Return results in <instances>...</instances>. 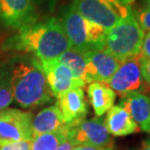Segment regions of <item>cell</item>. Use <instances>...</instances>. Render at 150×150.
<instances>
[{"mask_svg":"<svg viewBox=\"0 0 150 150\" xmlns=\"http://www.w3.org/2000/svg\"><path fill=\"white\" fill-rule=\"evenodd\" d=\"M137 22L143 31H150V8L144 7L134 13Z\"/></svg>","mask_w":150,"mask_h":150,"instance_id":"20","label":"cell"},{"mask_svg":"<svg viewBox=\"0 0 150 150\" xmlns=\"http://www.w3.org/2000/svg\"><path fill=\"white\" fill-rule=\"evenodd\" d=\"M144 5H145V7H147V8H150V0H144Z\"/></svg>","mask_w":150,"mask_h":150,"instance_id":"28","label":"cell"},{"mask_svg":"<svg viewBox=\"0 0 150 150\" xmlns=\"http://www.w3.org/2000/svg\"><path fill=\"white\" fill-rule=\"evenodd\" d=\"M62 125H64V122L56 104L44 108L31 120L32 139L43 133L55 132Z\"/></svg>","mask_w":150,"mask_h":150,"instance_id":"15","label":"cell"},{"mask_svg":"<svg viewBox=\"0 0 150 150\" xmlns=\"http://www.w3.org/2000/svg\"><path fill=\"white\" fill-rule=\"evenodd\" d=\"M87 95L97 117H102L108 112L115 101L116 94L107 84L92 82L87 87Z\"/></svg>","mask_w":150,"mask_h":150,"instance_id":"16","label":"cell"},{"mask_svg":"<svg viewBox=\"0 0 150 150\" xmlns=\"http://www.w3.org/2000/svg\"><path fill=\"white\" fill-rule=\"evenodd\" d=\"M67 127V138L79 144L93 145L97 147H110L111 139L104 120L101 117L90 120H76L65 124Z\"/></svg>","mask_w":150,"mask_h":150,"instance_id":"6","label":"cell"},{"mask_svg":"<svg viewBox=\"0 0 150 150\" xmlns=\"http://www.w3.org/2000/svg\"><path fill=\"white\" fill-rule=\"evenodd\" d=\"M60 24L71 49L81 53L104 50L108 30L84 19L72 5L63 12Z\"/></svg>","mask_w":150,"mask_h":150,"instance_id":"3","label":"cell"},{"mask_svg":"<svg viewBox=\"0 0 150 150\" xmlns=\"http://www.w3.org/2000/svg\"><path fill=\"white\" fill-rule=\"evenodd\" d=\"M13 100L14 97L11 85L10 66L7 63L0 66V111L11 105Z\"/></svg>","mask_w":150,"mask_h":150,"instance_id":"19","label":"cell"},{"mask_svg":"<svg viewBox=\"0 0 150 150\" xmlns=\"http://www.w3.org/2000/svg\"><path fill=\"white\" fill-rule=\"evenodd\" d=\"M31 140H20L0 146V150H30Z\"/></svg>","mask_w":150,"mask_h":150,"instance_id":"21","label":"cell"},{"mask_svg":"<svg viewBox=\"0 0 150 150\" xmlns=\"http://www.w3.org/2000/svg\"><path fill=\"white\" fill-rule=\"evenodd\" d=\"M44 74L46 76L47 84L55 98L66 91L74 88H82L85 84L76 79L69 67L57 60V59L50 60H40Z\"/></svg>","mask_w":150,"mask_h":150,"instance_id":"10","label":"cell"},{"mask_svg":"<svg viewBox=\"0 0 150 150\" xmlns=\"http://www.w3.org/2000/svg\"><path fill=\"white\" fill-rule=\"evenodd\" d=\"M57 60L69 67L76 79L87 84V60L84 53L69 49L59 56Z\"/></svg>","mask_w":150,"mask_h":150,"instance_id":"17","label":"cell"},{"mask_svg":"<svg viewBox=\"0 0 150 150\" xmlns=\"http://www.w3.org/2000/svg\"><path fill=\"white\" fill-rule=\"evenodd\" d=\"M107 85L122 98L131 93L142 91L143 79L140 72L139 57L122 60Z\"/></svg>","mask_w":150,"mask_h":150,"instance_id":"8","label":"cell"},{"mask_svg":"<svg viewBox=\"0 0 150 150\" xmlns=\"http://www.w3.org/2000/svg\"><path fill=\"white\" fill-rule=\"evenodd\" d=\"M137 150H150V139L143 140L142 145H140L139 148Z\"/></svg>","mask_w":150,"mask_h":150,"instance_id":"26","label":"cell"},{"mask_svg":"<svg viewBox=\"0 0 150 150\" xmlns=\"http://www.w3.org/2000/svg\"><path fill=\"white\" fill-rule=\"evenodd\" d=\"M3 49L28 53L40 60H50L71 49V45L60 21L50 18L35 21L18 29L17 33L5 41Z\"/></svg>","mask_w":150,"mask_h":150,"instance_id":"1","label":"cell"},{"mask_svg":"<svg viewBox=\"0 0 150 150\" xmlns=\"http://www.w3.org/2000/svg\"><path fill=\"white\" fill-rule=\"evenodd\" d=\"M140 72H142V79L150 86V59H140Z\"/></svg>","mask_w":150,"mask_h":150,"instance_id":"23","label":"cell"},{"mask_svg":"<svg viewBox=\"0 0 150 150\" xmlns=\"http://www.w3.org/2000/svg\"><path fill=\"white\" fill-rule=\"evenodd\" d=\"M87 21L110 30L132 10L117 0H74L71 4Z\"/></svg>","mask_w":150,"mask_h":150,"instance_id":"5","label":"cell"},{"mask_svg":"<svg viewBox=\"0 0 150 150\" xmlns=\"http://www.w3.org/2000/svg\"><path fill=\"white\" fill-rule=\"evenodd\" d=\"M8 63L13 97L21 107L32 109L52 100L54 95L39 60L34 57H22L14 59Z\"/></svg>","mask_w":150,"mask_h":150,"instance_id":"2","label":"cell"},{"mask_svg":"<svg viewBox=\"0 0 150 150\" xmlns=\"http://www.w3.org/2000/svg\"><path fill=\"white\" fill-rule=\"evenodd\" d=\"M67 139V127L64 124L55 132L43 133L31 140L30 150H56Z\"/></svg>","mask_w":150,"mask_h":150,"instance_id":"18","label":"cell"},{"mask_svg":"<svg viewBox=\"0 0 150 150\" xmlns=\"http://www.w3.org/2000/svg\"><path fill=\"white\" fill-rule=\"evenodd\" d=\"M118 2H120L122 5H125V6H131V4L135 1V0H117Z\"/></svg>","mask_w":150,"mask_h":150,"instance_id":"27","label":"cell"},{"mask_svg":"<svg viewBox=\"0 0 150 150\" xmlns=\"http://www.w3.org/2000/svg\"><path fill=\"white\" fill-rule=\"evenodd\" d=\"M87 60V83H107L120 65V60L105 50L86 52Z\"/></svg>","mask_w":150,"mask_h":150,"instance_id":"11","label":"cell"},{"mask_svg":"<svg viewBox=\"0 0 150 150\" xmlns=\"http://www.w3.org/2000/svg\"><path fill=\"white\" fill-rule=\"evenodd\" d=\"M32 113L15 108L0 111V146L20 140H32Z\"/></svg>","mask_w":150,"mask_h":150,"instance_id":"7","label":"cell"},{"mask_svg":"<svg viewBox=\"0 0 150 150\" xmlns=\"http://www.w3.org/2000/svg\"><path fill=\"white\" fill-rule=\"evenodd\" d=\"M110 147H97L93 145H87V144H79L76 145L72 150H108Z\"/></svg>","mask_w":150,"mask_h":150,"instance_id":"25","label":"cell"},{"mask_svg":"<svg viewBox=\"0 0 150 150\" xmlns=\"http://www.w3.org/2000/svg\"><path fill=\"white\" fill-rule=\"evenodd\" d=\"M58 106L64 124L84 119L88 112L82 88H74L57 97Z\"/></svg>","mask_w":150,"mask_h":150,"instance_id":"12","label":"cell"},{"mask_svg":"<svg viewBox=\"0 0 150 150\" xmlns=\"http://www.w3.org/2000/svg\"><path fill=\"white\" fill-rule=\"evenodd\" d=\"M108 150H111V147H110V148H108Z\"/></svg>","mask_w":150,"mask_h":150,"instance_id":"29","label":"cell"},{"mask_svg":"<svg viewBox=\"0 0 150 150\" xmlns=\"http://www.w3.org/2000/svg\"><path fill=\"white\" fill-rule=\"evenodd\" d=\"M37 21L34 0H0V24L20 29Z\"/></svg>","mask_w":150,"mask_h":150,"instance_id":"9","label":"cell"},{"mask_svg":"<svg viewBox=\"0 0 150 150\" xmlns=\"http://www.w3.org/2000/svg\"><path fill=\"white\" fill-rule=\"evenodd\" d=\"M139 57L140 59H150V31L144 34Z\"/></svg>","mask_w":150,"mask_h":150,"instance_id":"22","label":"cell"},{"mask_svg":"<svg viewBox=\"0 0 150 150\" xmlns=\"http://www.w3.org/2000/svg\"><path fill=\"white\" fill-rule=\"evenodd\" d=\"M143 37L144 31L131 10L126 17L107 31L104 50L122 62L139 55Z\"/></svg>","mask_w":150,"mask_h":150,"instance_id":"4","label":"cell"},{"mask_svg":"<svg viewBox=\"0 0 150 150\" xmlns=\"http://www.w3.org/2000/svg\"><path fill=\"white\" fill-rule=\"evenodd\" d=\"M104 122L108 133L114 136H125L140 131L130 114L121 105L111 107L108 111Z\"/></svg>","mask_w":150,"mask_h":150,"instance_id":"14","label":"cell"},{"mask_svg":"<svg viewBox=\"0 0 150 150\" xmlns=\"http://www.w3.org/2000/svg\"><path fill=\"white\" fill-rule=\"evenodd\" d=\"M127 110L139 130L150 133V98L140 92L124 95L120 104Z\"/></svg>","mask_w":150,"mask_h":150,"instance_id":"13","label":"cell"},{"mask_svg":"<svg viewBox=\"0 0 150 150\" xmlns=\"http://www.w3.org/2000/svg\"><path fill=\"white\" fill-rule=\"evenodd\" d=\"M76 145V143L74 141V140L67 138L64 141L56 148V150H72Z\"/></svg>","mask_w":150,"mask_h":150,"instance_id":"24","label":"cell"}]
</instances>
